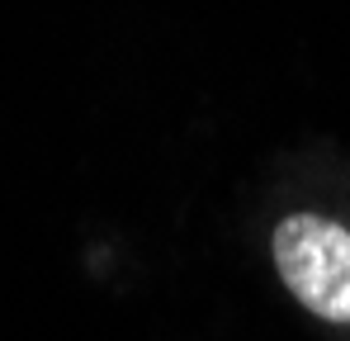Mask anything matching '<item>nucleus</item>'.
<instances>
[{
    "instance_id": "f257e3e1",
    "label": "nucleus",
    "mask_w": 350,
    "mask_h": 341,
    "mask_svg": "<svg viewBox=\"0 0 350 341\" xmlns=\"http://www.w3.org/2000/svg\"><path fill=\"white\" fill-rule=\"evenodd\" d=\"M275 266L289 294L327 323H350V232L317 214L275 227Z\"/></svg>"
}]
</instances>
